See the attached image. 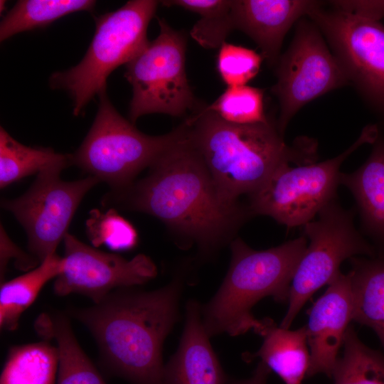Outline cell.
<instances>
[{
	"instance_id": "obj_11",
	"label": "cell",
	"mask_w": 384,
	"mask_h": 384,
	"mask_svg": "<svg viewBox=\"0 0 384 384\" xmlns=\"http://www.w3.org/2000/svg\"><path fill=\"white\" fill-rule=\"evenodd\" d=\"M64 169L57 166L40 172L23 195L1 202V207L10 211L24 228L28 250L40 263L55 254L81 201L100 182L90 175L65 181L60 177Z\"/></svg>"
},
{
	"instance_id": "obj_21",
	"label": "cell",
	"mask_w": 384,
	"mask_h": 384,
	"mask_svg": "<svg viewBox=\"0 0 384 384\" xmlns=\"http://www.w3.org/2000/svg\"><path fill=\"white\" fill-rule=\"evenodd\" d=\"M62 266L63 259L55 253L31 271L1 284V329L14 331L17 328L21 314L35 302L44 285L56 278Z\"/></svg>"
},
{
	"instance_id": "obj_31",
	"label": "cell",
	"mask_w": 384,
	"mask_h": 384,
	"mask_svg": "<svg viewBox=\"0 0 384 384\" xmlns=\"http://www.w3.org/2000/svg\"><path fill=\"white\" fill-rule=\"evenodd\" d=\"M336 9L380 21L384 18V1H335Z\"/></svg>"
},
{
	"instance_id": "obj_33",
	"label": "cell",
	"mask_w": 384,
	"mask_h": 384,
	"mask_svg": "<svg viewBox=\"0 0 384 384\" xmlns=\"http://www.w3.org/2000/svg\"><path fill=\"white\" fill-rule=\"evenodd\" d=\"M0 2H1V3H0V5H1V7H0V8H1V11H2V10L4 9V4H5L6 3H5V1H1Z\"/></svg>"
},
{
	"instance_id": "obj_1",
	"label": "cell",
	"mask_w": 384,
	"mask_h": 384,
	"mask_svg": "<svg viewBox=\"0 0 384 384\" xmlns=\"http://www.w3.org/2000/svg\"><path fill=\"white\" fill-rule=\"evenodd\" d=\"M184 125L182 136L144 178L124 188L110 190L102 204L154 216L208 252L228 240L252 214L248 206L221 197Z\"/></svg>"
},
{
	"instance_id": "obj_8",
	"label": "cell",
	"mask_w": 384,
	"mask_h": 384,
	"mask_svg": "<svg viewBox=\"0 0 384 384\" xmlns=\"http://www.w3.org/2000/svg\"><path fill=\"white\" fill-rule=\"evenodd\" d=\"M354 209L346 210L337 198L318 213V219L304 227L309 242L301 258L289 289V307L279 326L289 329L304 304L321 287L329 284L341 272V264L356 255L378 254L354 225Z\"/></svg>"
},
{
	"instance_id": "obj_5",
	"label": "cell",
	"mask_w": 384,
	"mask_h": 384,
	"mask_svg": "<svg viewBox=\"0 0 384 384\" xmlns=\"http://www.w3.org/2000/svg\"><path fill=\"white\" fill-rule=\"evenodd\" d=\"M159 1L132 0L99 16L90 46L75 66L54 73L50 78L53 89L66 90L73 101V114H80L87 104L106 90L111 73L127 64L148 43L149 23Z\"/></svg>"
},
{
	"instance_id": "obj_30",
	"label": "cell",
	"mask_w": 384,
	"mask_h": 384,
	"mask_svg": "<svg viewBox=\"0 0 384 384\" xmlns=\"http://www.w3.org/2000/svg\"><path fill=\"white\" fill-rule=\"evenodd\" d=\"M1 284L4 279L6 266L11 258H16L18 269L28 270L33 269L41 263L33 255H26L20 250L9 238L2 225H1Z\"/></svg>"
},
{
	"instance_id": "obj_13",
	"label": "cell",
	"mask_w": 384,
	"mask_h": 384,
	"mask_svg": "<svg viewBox=\"0 0 384 384\" xmlns=\"http://www.w3.org/2000/svg\"><path fill=\"white\" fill-rule=\"evenodd\" d=\"M63 242L62 270L53 284L58 296L77 293L97 304L115 289L144 284L157 274L156 265L146 255L127 260L90 247L69 233Z\"/></svg>"
},
{
	"instance_id": "obj_27",
	"label": "cell",
	"mask_w": 384,
	"mask_h": 384,
	"mask_svg": "<svg viewBox=\"0 0 384 384\" xmlns=\"http://www.w3.org/2000/svg\"><path fill=\"white\" fill-rule=\"evenodd\" d=\"M263 90L248 85L228 87L212 104L201 107L234 124H254L270 121L265 114Z\"/></svg>"
},
{
	"instance_id": "obj_20",
	"label": "cell",
	"mask_w": 384,
	"mask_h": 384,
	"mask_svg": "<svg viewBox=\"0 0 384 384\" xmlns=\"http://www.w3.org/2000/svg\"><path fill=\"white\" fill-rule=\"evenodd\" d=\"M350 262L353 320L373 329L384 348V252Z\"/></svg>"
},
{
	"instance_id": "obj_28",
	"label": "cell",
	"mask_w": 384,
	"mask_h": 384,
	"mask_svg": "<svg viewBox=\"0 0 384 384\" xmlns=\"http://www.w3.org/2000/svg\"><path fill=\"white\" fill-rule=\"evenodd\" d=\"M86 230L96 247L105 245L112 250L126 251L133 249L138 242L134 227L114 208H109L105 213L96 209L90 211Z\"/></svg>"
},
{
	"instance_id": "obj_6",
	"label": "cell",
	"mask_w": 384,
	"mask_h": 384,
	"mask_svg": "<svg viewBox=\"0 0 384 384\" xmlns=\"http://www.w3.org/2000/svg\"><path fill=\"white\" fill-rule=\"evenodd\" d=\"M95 120L82 143L72 154L73 164L107 183L111 191L134 182L183 134L181 124L168 134L150 136L139 131L110 102L106 90L99 95Z\"/></svg>"
},
{
	"instance_id": "obj_23",
	"label": "cell",
	"mask_w": 384,
	"mask_h": 384,
	"mask_svg": "<svg viewBox=\"0 0 384 384\" xmlns=\"http://www.w3.org/2000/svg\"><path fill=\"white\" fill-rule=\"evenodd\" d=\"M57 346L48 341L14 346L0 376V384H55Z\"/></svg>"
},
{
	"instance_id": "obj_15",
	"label": "cell",
	"mask_w": 384,
	"mask_h": 384,
	"mask_svg": "<svg viewBox=\"0 0 384 384\" xmlns=\"http://www.w3.org/2000/svg\"><path fill=\"white\" fill-rule=\"evenodd\" d=\"M321 6L317 1L235 0L232 2L235 29L251 38L267 63L276 65L290 28Z\"/></svg>"
},
{
	"instance_id": "obj_7",
	"label": "cell",
	"mask_w": 384,
	"mask_h": 384,
	"mask_svg": "<svg viewBox=\"0 0 384 384\" xmlns=\"http://www.w3.org/2000/svg\"><path fill=\"white\" fill-rule=\"evenodd\" d=\"M379 134L375 124L366 126L358 138L338 156L319 163L278 166L265 183L249 195L252 215H267L288 229L304 226L337 198L340 167L353 151L373 144Z\"/></svg>"
},
{
	"instance_id": "obj_16",
	"label": "cell",
	"mask_w": 384,
	"mask_h": 384,
	"mask_svg": "<svg viewBox=\"0 0 384 384\" xmlns=\"http://www.w3.org/2000/svg\"><path fill=\"white\" fill-rule=\"evenodd\" d=\"M209 338L202 321L201 305L188 301L178 347L164 365L166 384H227Z\"/></svg>"
},
{
	"instance_id": "obj_32",
	"label": "cell",
	"mask_w": 384,
	"mask_h": 384,
	"mask_svg": "<svg viewBox=\"0 0 384 384\" xmlns=\"http://www.w3.org/2000/svg\"><path fill=\"white\" fill-rule=\"evenodd\" d=\"M271 370L262 361L257 364L252 375L246 379L229 381L227 384H267Z\"/></svg>"
},
{
	"instance_id": "obj_12",
	"label": "cell",
	"mask_w": 384,
	"mask_h": 384,
	"mask_svg": "<svg viewBox=\"0 0 384 384\" xmlns=\"http://www.w3.org/2000/svg\"><path fill=\"white\" fill-rule=\"evenodd\" d=\"M324 36L341 66L364 98L384 114V25L321 6L307 16Z\"/></svg>"
},
{
	"instance_id": "obj_14",
	"label": "cell",
	"mask_w": 384,
	"mask_h": 384,
	"mask_svg": "<svg viewBox=\"0 0 384 384\" xmlns=\"http://www.w3.org/2000/svg\"><path fill=\"white\" fill-rule=\"evenodd\" d=\"M353 320L351 274L340 272L314 303L305 326L310 352L306 377H332L346 332Z\"/></svg>"
},
{
	"instance_id": "obj_22",
	"label": "cell",
	"mask_w": 384,
	"mask_h": 384,
	"mask_svg": "<svg viewBox=\"0 0 384 384\" xmlns=\"http://www.w3.org/2000/svg\"><path fill=\"white\" fill-rule=\"evenodd\" d=\"M73 164L72 154H63L50 148L31 147L14 139L0 129V188L53 166Z\"/></svg>"
},
{
	"instance_id": "obj_17",
	"label": "cell",
	"mask_w": 384,
	"mask_h": 384,
	"mask_svg": "<svg viewBox=\"0 0 384 384\" xmlns=\"http://www.w3.org/2000/svg\"><path fill=\"white\" fill-rule=\"evenodd\" d=\"M368 159L355 171L341 173L340 183L352 193L362 233L384 252V137L379 133Z\"/></svg>"
},
{
	"instance_id": "obj_24",
	"label": "cell",
	"mask_w": 384,
	"mask_h": 384,
	"mask_svg": "<svg viewBox=\"0 0 384 384\" xmlns=\"http://www.w3.org/2000/svg\"><path fill=\"white\" fill-rule=\"evenodd\" d=\"M92 0H21L3 18L0 40L4 41L17 33L43 28L73 12L92 11Z\"/></svg>"
},
{
	"instance_id": "obj_25",
	"label": "cell",
	"mask_w": 384,
	"mask_h": 384,
	"mask_svg": "<svg viewBox=\"0 0 384 384\" xmlns=\"http://www.w3.org/2000/svg\"><path fill=\"white\" fill-rule=\"evenodd\" d=\"M336 363L333 384H384V356L366 346L350 325Z\"/></svg>"
},
{
	"instance_id": "obj_29",
	"label": "cell",
	"mask_w": 384,
	"mask_h": 384,
	"mask_svg": "<svg viewBox=\"0 0 384 384\" xmlns=\"http://www.w3.org/2000/svg\"><path fill=\"white\" fill-rule=\"evenodd\" d=\"M263 59L252 49L225 42L219 48L217 69L228 87L246 85L258 73Z\"/></svg>"
},
{
	"instance_id": "obj_26",
	"label": "cell",
	"mask_w": 384,
	"mask_h": 384,
	"mask_svg": "<svg viewBox=\"0 0 384 384\" xmlns=\"http://www.w3.org/2000/svg\"><path fill=\"white\" fill-rule=\"evenodd\" d=\"M161 2L166 6H179L199 14L200 19L193 26L190 34L205 48H219L235 29L233 1L171 0Z\"/></svg>"
},
{
	"instance_id": "obj_3",
	"label": "cell",
	"mask_w": 384,
	"mask_h": 384,
	"mask_svg": "<svg viewBox=\"0 0 384 384\" xmlns=\"http://www.w3.org/2000/svg\"><path fill=\"white\" fill-rule=\"evenodd\" d=\"M184 124L220 195L230 203H239L240 196L257 191L282 164L317 160L316 142L300 138L288 145L270 121L234 124L200 108Z\"/></svg>"
},
{
	"instance_id": "obj_2",
	"label": "cell",
	"mask_w": 384,
	"mask_h": 384,
	"mask_svg": "<svg viewBox=\"0 0 384 384\" xmlns=\"http://www.w3.org/2000/svg\"><path fill=\"white\" fill-rule=\"evenodd\" d=\"M183 279L152 291L119 288L92 306L70 310L94 336L108 374L130 384H166L163 345L179 317Z\"/></svg>"
},
{
	"instance_id": "obj_19",
	"label": "cell",
	"mask_w": 384,
	"mask_h": 384,
	"mask_svg": "<svg viewBox=\"0 0 384 384\" xmlns=\"http://www.w3.org/2000/svg\"><path fill=\"white\" fill-rule=\"evenodd\" d=\"M35 329L43 340L54 339L57 343V384H107L79 345L67 316L60 313L42 314Z\"/></svg>"
},
{
	"instance_id": "obj_10",
	"label": "cell",
	"mask_w": 384,
	"mask_h": 384,
	"mask_svg": "<svg viewBox=\"0 0 384 384\" xmlns=\"http://www.w3.org/2000/svg\"><path fill=\"white\" fill-rule=\"evenodd\" d=\"M276 66L277 81L271 91L279 103L277 127L282 135L306 104L350 82L319 28L303 18Z\"/></svg>"
},
{
	"instance_id": "obj_9",
	"label": "cell",
	"mask_w": 384,
	"mask_h": 384,
	"mask_svg": "<svg viewBox=\"0 0 384 384\" xmlns=\"http://www.w3.org/2000/svg\"><path fill=\"white\" fill-rule=\"evenodd\" d=\"M159 36L126 64L124 78L132 87L129 115H183L196 105L186 72V36L158 18Z\"/></svg>"
},
{
	"instance_id": "obj_18",
	"label": "cell",
	"mask_w": 384,
	"mask_h": 384,
	"mask_svg": "<svg viewBox=\"0 0 384 384\" xmlns=\"http://www.w3.org/2000/svg\"><path fill=\"white\" fill-rule=\"evenodd\" d=\"M257 334L263 338L262 344L255 353L243 354L244 359L250 361L260 358L284 384H302L310 363L305 326L289 330L266 318L262 319Z\"/></svg>"
},
{
	"instance_id": "obj_4",
	"label": "cell",
	"mask_w": 384,
	"mask_h": 384,
	"mask_svg": "<svg viewBox=\"0 0 384 384\" xmlns=\"http://www.w3.org/2000/svg\"><path fill=\"white\" fill-rule=\"evenodd\" d=\"M302 235L264 250L250 247L241 239L231 242L228 271L217 292L201 305V318L209 337L227 334L239 336L257 331L262 320L251 313L266 297L277 302L288 301L297 267L306 247Z\"/></svg>"
}]
</instances>
